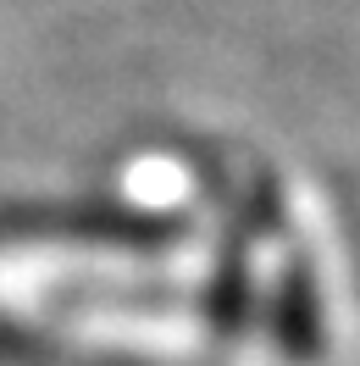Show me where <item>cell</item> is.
Listing matches in <instances>:
<instances>
[{"instance_id":"cell-1","label":"cell","mask_w":360,"mask_h":366,"mask_svg":"<svg viewBox=\"0 0 360 366\" xmlns=\"http://www.w3.org/2000/svg\"><path fill=\"white\" fill-rule=\"evenodd\" d=\"M271 333H277V350L299 366H311L316 355H321V305H316V283L299 261H294L289 272H283V283H277Z\"/></svg>"}]
</instances>
